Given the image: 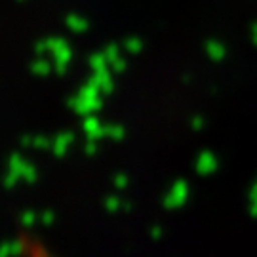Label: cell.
I'll list each match as a JSON object with an SVG mask.
<instances>
[{
  "mask_svg": "<svg viewBox=\"0 0 257 257\" xmlns=\"http://www.w3.org/2000/svg\"><path fill=\"white\" fill-rule=\"evenodd\" d=\"M251 204H249V211H251V215H257V183L253 185V189H251Z\"/></svg>",
  "mask_w": 257,
  "mask_h": 257,
  "instance_id": "1",
  "label": "cell"
}]
</instances>
